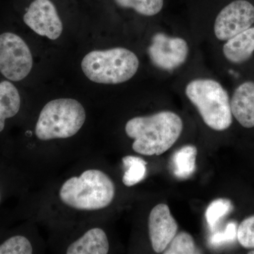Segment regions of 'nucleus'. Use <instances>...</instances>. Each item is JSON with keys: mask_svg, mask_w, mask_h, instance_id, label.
<instances>
[{"mask_svg": "<svg viewBox=\"0 0 254 254\" xmlns=\"http://www.w3.org/2000/svg\"><path fill=\"white\" fill-rule=\"evenodd\" d=\"M181 118L171 111L135 117L127 122L125 132L133 139L132 148L140 155H160L170 149L181 135Z\"/></svg>", "mask_w": 254, "mask_h": 254, "instance_id": "obj_1", "label": "nucleus"}, {"mask_svg": "<svg viewBox=\"0 0 254 254\" xmlns=\"http://www.w3.org/2000/svg\"><path fill=\"white\" fill-rule=\"evenodd\" d=\"M139 60L131 50L122 47L95 49L81 61V69L87 79L103 85H117L129 81L139 68Z\"/></svg>", "mask_w": 254, "mask_h": 254, "instance_id": "obj_2", "label": "nucleus"}, {"mask_svg": "<svg viewBox=\"0 0 254 254\" xmlns=\"http://www.w3.org/2000/svg\"><path fill=\"white\" fill-rule=\"evenodd\" d=\"M63 203L78 210L94 211L107 208L115 195V184L104 172L90 169L66 180L60 188Z\"/></svg>", "mask_w": 254, "mask_h": 254, "instance_id": "obj_3", "label": "nucleus"}, {"mask_svg": "<svg viewBox=\"0 0 254 254\" xmlns=\"http://www.w3.org/2000/svg\"><path fill=\"white\" fill-rule=\"evenodd\" d=\"M86 110L77 100L60 98L47 103L41 110L35 134L41 141L71 138L86 122Z\"/></svg>", "mask_w": 254, "mask_h": 254, "instance_id": "obj_4", "label": "nucleus"}, {"mask_svg": "<svg viewBox=\"0 0 254 254\" xmlns=\"http://www.w3.org/2000/svg\"><path fill=\"white\" fill-rule=\"evenodd\" d=\"M185 92L207 126L218 131H225L231 126L230 98L218 81L209 78L193 80L187 84Z\"/></svg>", "mask_w": 254, "mask_h": 254, "instance_id": "obj_5", "label": "nucleus"}, {"mask_svg": "<svg viewBox=\"0 0 254 254\" xmlns=\"http://www.w3.org/2000/svg\"><path fill=\"white\" fill-rule=\"evenodd\" d=\"M34 66L33 53L27 42L16 32L0 33V75L16 83L26 80Z\"/></svg>", "mask_w": 254, "mask_h": 254, "instance_id": "obj_6", "label": "nucleus"}, {"mask_svg": "<svg viewBox=\"0 0 254 254\" xmlns=\"http://www.w3.org/2000/svg\"><path fill=\"white\" fill-rule=\"evenodd\" d=\"M22 21L37 36L49 41H58L63 36V18L55 0H31L23 11Z\"/></svg>", "mask_w": 254, "mask_h": 254, "instance_id": "obj_7", "label": "nucleus"}, {"mask_svg": "<svg viewBox=\"0 0 254 254\" xmlns=\"http://www.w3.org/2000/svg\"><path fill=\"white\" fill-rule=\"evenodd\" d=\"M254 23V5L245 0H236L219 13L214 24V33L220 41H228L252 27Z\"/></svg>", "mask_w": 254, "mask_h": 254, "instance_id": "obj_8", "label": "nucleus"}, {"mask_svg": "<svg viewBox=\"0 0 254 254\" xmlns=\"http://www.w3.org/2000/svg\"><path fill=\"white\" fill-rule=\"evenodd\" d=\"M148 52L152 63L156 67L172 71L185 63L189 47L183 38L158 33L152 38Z\"/></svg>", "mask_w": 254, "mask_h": 254, "instance_id": "obj_9", "label": "nucleus"}, {"mask_svg": "<svg viewBox=\"0 0 254 254\" xmlns=\"http://www.w3.org/2000/svg\"><path fill=\"white\" fill-rule=\"evenodd\" d=\"M178 225L168 205L160 203L152 209L148 218L150 243L156 253H161L177 235Z\"/></svg>", "mask_w": 254, "mask_h": 254, "instance_id": "obj_10", "label": "nucleus"}, {"mask_svg": "<svg viewBox=\"0 0 254 254\" xmlns=\"http://www.w3.org/2000/svg\"><path fill=\"white\" fill-rule=\"evenodd\" d=\"M23 98L16 83L3 78L0 81V136L8 123L17 118L22 108Z\"/></svg>", "mask_w": 254, "mask_h": 254, "instance_id": "obj_11", "label": "nucleus"}, {"mask_svg": "<svg viewBox=\"0 0 254 254\" xmlns=\"http://www.w3.org/2000/svg\"><path fill=\"white\" fill-rule=\"evenodd\" d=\"M230 106L232 115L242 127H254V82H245L237 87Z\"/></svg>", "mask_w": 254, "mask_h": 254, "instance_id": "obj_12", "label": "nucleus"}, {"mask_svg": "<svg viewBox=\"0 0 254 254\" xmlns=\"http://www.w3.org/2000/svg\"><path fill=\"white\" fill-rule=\"evenodd\" d=\"M110 245L104 230L95 227L88 230L66 250L67 254H106Z\"/></svg>", "mask_w": 254, "mask_h": 254, "instance_id": "obj_13", "label": "nucleus"}, {"mask_svg": "<svg viewBox=\"0 0 254 254\" xmlns=\"http://www.w3.org/2000/svg\"><path fill=\"white\" fill-rule=\"evenodd\" d=\"M254 52V27H251L230 38L224 45L223 54L232 63L250 60Z\"/></svg>", "mask_w": 254, "mask_h": 254, "instance_id": "obj_14", "label": "nucleus"}, {"mask_svg": "<svg viewBox=\"0 0 254 254\" xmlns=\"http://www.w3.org/2000/svg\"><path fill=\"white\" fill-rule=\"evenodd\" d=\"M197 148L191 145L177 150L173 159L174 173L178 178L186 179L194 172Z\"/></svg>", "mask_w": 254, "mask_h": 254, "instance_id": "obj_15", "label": "nucleus"}, {"mask_svg": "<svg viewBox=\"0 0 254 254\" xmlns=\"http://www.w3.org/2000/svg\"><path fill=\"white\" fill-rule=\"evenodd\" d=\"M123 163L127 168L123 178L125 186H134L145 178L147 163L143 158L127 155L123 158Z\"/></svg>", "mask_w": 254, "mask_h": 254, "instance_id": "obj_16", "label": "nucleus"}, {"mask_svg": "<svg viewBox=\"0 0 254 254\" xmlns=\"http://www.w3.org/2000/svg\"><path fill=\"white\" fill-rule=\"evenodd\" d=\"M120 8L132 9L145 16L158 14L163 7V0H114Z\"/></svg>", "mask_w": 254, "mask_h": 254, "instance_id": "obj_17", "label": "nucleus"}, {"mask_svg": "<svg viewBox=\"0 0 254 254\" xmlns=\"http://www.w3.org/2000/svg\"><path fill=\"white\" fill-rule=\"evenodd\" d=\"M33 252L31 241L21 234H11L0 240V254H31Z\"/></svg>", "mask_w": 254, "mask_h": 254, "instance_id": "obj_18", "label": "nucleus"}, {"mask_svg": "<svg viewBox=\"0 0 254 254\" xmlns=\"http://www.w3.org/2000/svg\"><path fill=\"white\" fill-rule=\"evenodd\" d=\"M165 254H200L195 248L193 237L187 232L177 234L170 245L164 251Z\"/></svg>", "mask_w": 254, "mask_h": 254, "instance_id": "obj_19", "label": "nucleus"}, {"mask_svg": "<svg viewBox=\"0 0 254 254\" xmlns=\"http://www.w3.org/2000/svg\"><path fill=\"white\" fill-rule=\"evenodd\" d=\"M232 210V205L230 200L219 198L213 200L205 212V218L210 230H213L219 220Z\"/></svg>", "mask_w": 254, "mask_h": 254, "instance_id": "obj_20", "label": "nucleus"}, {"mask_svg": "<svg viewBox=\"0 0 254 254\" xmlns=\"http://www.w3.org/2000/svg\"><path fill=\"white\" fill-rule=\"evenodd\" d=\"M238 242L245 249L254 248V215L245 219L237 229Z\"/></svg>", "mask_w": 254, "mask_h": 254, "instance_id": "obj_21", "label": "nucleus"}, {"mask_svg": "<svg viewBox=\"0 0 254 254\" xmlns=\"http://www.w3.org/2000/svg\"><path fill=\"white\" fill-rule=\"evenodd\" d=\"M236 225L234 223H230L227 226L226 230L222 233H217L210 237V244L212 246L222 245L224 242L233 240L237 236Z\"/></svg>", "mask_w": 254, "mask_h": 254, "instance_id": "obj_22", "label": "nucleus"}, {"mask_svg": "<svg viewBox=\"0 0 254 254\" xmlns=\"http://www.w3.org/2000/svg\"><path fill=\"white\" fill-rule=\"evenodd\" d=\"M1 182L0 181V203H1V200L3 198V190L2 187L1 186Z\"/></svg>", "mask_w": 254, "mask_h": 254, "instance_id": "obj_23", "label": "nucleus"}, {"mask_svg": "<svg viewBox=\"0 0 254 254\" xmlns=\"http://www.w3.org/2000/svg\"><path fill=\"white\" fill-rule=\"evenodd\" d=\"M250 254H254V250L252 251V252H249Z\"/></svg>", "mask_w": 254, "mask_h": 254, "instance_id": "obj_24", "label": "nucleus"}]
</instances>
